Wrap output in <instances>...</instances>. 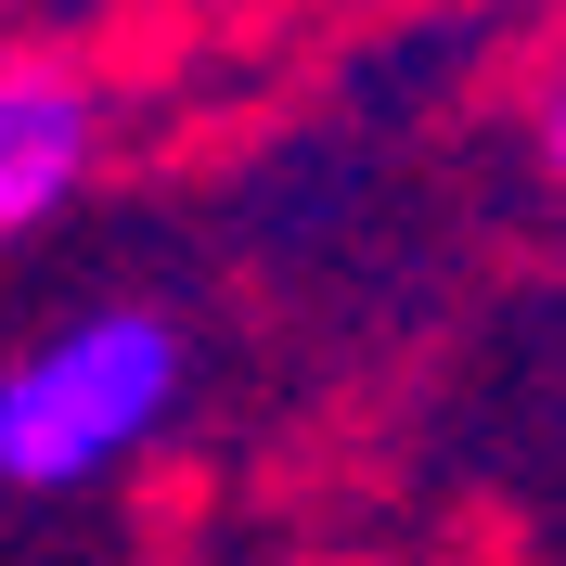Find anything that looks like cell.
<instances>
[{
  "instance_id": "obj_1",
  "label": "cell",
  "mask_w": 566,
  "mask_h": 566,
  "mask_svg": "<svg viewBox=\"0 0 566 566\" xmlns=\"http://www.w3.org/2000/svg\"><path fill=\"white\" fill-rule=\"evenodd\" d=\"M180 399V335L155 310H91L0 360V490H91Z\"/></svg>"
},
{
  "instance_id": "obj_2",
  "label": "cell",
  "mask_w": 566,
  "mask_h": 566,
  "mask_svg": "<svg viewBox=\"0 0 566 566\" xmlns=\"http://www.w3.org/2000/svg\"><path fill=\"white\" fill-rule=\"evenodd\" d=\"M104 155V104L77 65H0V232H39V219L77 207V180Z\"/></svg>"
},
{
  "instance_id": "obj_3",
  "label": "cell",
  "mask_w": 566,
  "mask_h": 566,
  "mask_svg": "<svg viewBox=\"0 0 566 566\" xmlns=\"http://www.w3.org/2000/svg\"><path fill=\"white\" fill-rule=\"evenodd\" d=\"M541 168L566 180V77H554V91H541Z\"/></svg>"
}]
</instances>
